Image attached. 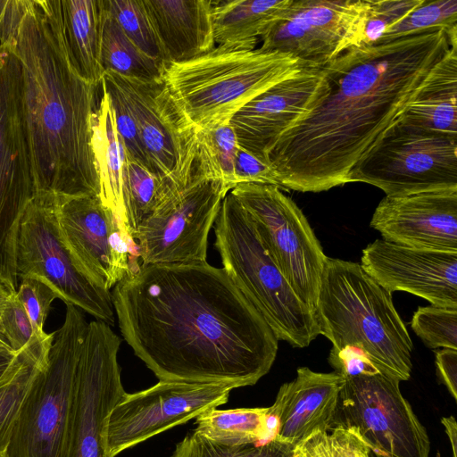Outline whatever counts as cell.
I'll list each match as a JSON object with an SVG mask.
<instances>
[{
	"mask_svg": "<svg viewBox=\"0 0 457 457\" xmlns=\"http://www.w3.org/2000/svg\"><path fill=\"white\" fill-rule=\"evenodd\" d=\"M120 344V337L107 323H88L77 369L63 457H106V420L125 393L118 362Z\"/></svg>",
	"mask_w": 457,
	"mask_h": 457,
	"instance_id": "cell-14",
	"label": "cell"
},
{
	"mask_svg": "<svg viewBox=\"0 0 457 457\" xmlns=\"http://www.w3.org/2000/svg\"><path fill=\"white\" fill-rule=\"evenodd\" d=\"M54 211L61 240L77 269L110 291L130 270L136 243L99 196L56 197Z\"/></svg>",
	"mask_w": 457,
	"mask_h": 457,
	"instance_id": "cell-17",
	"label": "cell"
},
{
	"mask_svg": "<svg viewBox=\"0 0 457 457\" xmlns=\"http://www.w3.org/2000/svg\"><path fill=\"white\" fill-rule=\"evenodd\" d=\"M62 35L69 62L85 81L99 86L101 0H59Z\"/></svg>",
	"mask_w": 457,
	"mask_h": 457,
	"instance_id": "cell-25",
	"label": "cell"
},
{
	"mask_svg": "<svg viewBox=\"0 0 457 457\" xmlns=\"http://www.w3.org/2000/svg\"><path fill=\"white\" fill-rule=\"evenodd\" d=\"M364 0H292L261 36L264 52L323 68L353 46Z\"/></svg>",
	"mask_w": 457,
	"mask_h": 457,
	"instance_id": "cell-18",
	"label": "cell"
},
{
	"mask_svg": "<svg viewBox=\"0 0 457 457\" xmlns=\"http://www.w3.org/2000/svg\"><path fill=\"white\" fill-rule=\"evenodd\" d=\"M55 201L56 197L52 195H35L24 211L15 243L18 278H39L65 304L113 325L111 291L93 284L75 266L59 235Z\"/></svg>",
	"mask_w": 457,
	"mask_h": 457,
	"instance_id": "cell-12",
	"label": "cell"
},
{
	"mask_svg": "<svg viewBox=\"0 0 457 457\" xmlns=\"http://www.w3.org/2000/svg\"><path fill=\"white\" fill-rule=\"evenodd\" d=\"M457 37L443 29L353 46L323 68L330 90L267 153L278 187L320 192L348 183L355 164L403 113Z\"/></svg>",
	"mask_w": 457,
	"mask_h": 457,
	"instance_id": "cell-2",
	"label": "cell"
},
{
	"mask_svg": "<svg viewBox=\"0 0 457 457\" xmlns=\"http://www.w3.org/2000/svg\"><path fill=\"white\" fill-rule=\"evenodd\" d=\"M307 67L288 54L215 46L166 63L163 82L195 130L228 122L249 101Z\"/></svg>",
	"mask_w": 457,
	"mask_h": 457,
	"instance_id": "cell-5",
	"label": "cell"
},
{
	"mask_svg": "<svg viewBox=\"0 0 457 457\" xmlns=\"http://www.w3.org/2000/svg\"><path fill=\"white\" fill-rule=\"evenodd\" d=\"M31 0H0V48H15L22 20Z\"/></svg>",
	"mask_w": 457,
	"mask_h": 457,
	"instance_id": "cell-44",
	"label": "cell"
},
{
	"mask_svg": "<svg viewBox=\"0 0 457 457\" xmlns=\"http://www.w3.org/2000/svg\"><path fill=\"white\" fill-rule=\"evenodd\" d=\"M88 323L66 304L55 330L48 362L26 397L13 428L6 457H63L77 369Z\"/></svg>",
	"mask_w": 457,
	"mask_h": 457,
	"instance_id": "cell-7",
	"label": "cell"
},
{
	"mask_svg": "<svg viewBox=\"0 0 457 457\" xmlns=\"http://www.w3.org/2000/svg\"><path fill=\"white\" fill-rule=\"evenodd\" d=\"M195 167L206 179L220 181L228 192L236 186L235 159L238 150L229 121L196 130Z\"/></svg>",
	"mask_w": 457,
	"mask_h": 457,
	"instance_id": "cell-32",
	"label": "cell"
},
{
	"mask_svg": "<svg viewBox=\"0 0 457 457\" xmlns=\"http://www.w3.org/2000/svg\"><path fill=\"white\" fill-rule=\"evenodd\" d=\"M329 90L327 71L318 67L304 68L273 85L230 119L239 147L270 163L267 153L274 142L312 112Z\"/></svg>",
	"mask_w": 457,
	"mask_h": 457,
	"instance_id": "cell-19",
	"label": "cell"
},
{
	"mask_svg": "<svg viewBox=\"0 0 457 457\" xmlns=\"http://www.w3.org/2000/svg\"><path fill=\"white\" fill-rule=\"evenodd\" d=\"M122 197L126 226L132 238L139 224L170 193L172 185L131 159L123 147Z\"/></svg>",
	"mask_w": 457,
	"mask_h": 457,
	"instance_id": "cell-31",
	"label": "cell"
},
{
	"mask_svg": "<svg viewBox=\"0 0 457 457\" xmlns=\"http://www.w3.org/2000/svg\"><path fill=\"white\" fill-rule=\"evenodd\" d=\"M21 279L16 296L31 321L35 336L44 337L46 334L44 330L45 322L57 295L39 278L26 277Z\"/></svg>",
	"mask_w": 457,
	"mask_h": 457,
	"instance_id": "cell-40",
	"label": "cell"
},
{
	"mask_svg": "<svg viewBox=\"0 0 457 457\" xmlns=\"http://www.w3.org/2000/svg\"><path fill=\"white\" fill-rule=\"evenodd\" d=\"M293 447L274 438L261 445H223L193 430L176 445L170 457H292Z\"/></svg>",
	"mask_w": 457,
	"mask_h": 457,
	"instance_id": "cell-34",
	"label": "cell"
},
{
	"mask_svg": "<svg viewBox=\"0 0 457 457\" xmlns=\"http://www.w3.org/2000/svg\"><path fill=\"white\" fill-rule=\"evenodd\" d=\"M328 362L345 378L379 373L366 353L354 345L345 346L339 351L330 350Z\"/></svg>",
	"mask_w": 457,
	"mask_h": 457,
	"instance_id": "cell-43",
	"label": "cell"
},
{
	"mask_svg": "<svg viewBox=\"0 0 457 457\" xmlns=\"http://www.w3.org/2000/svg\"><path fill=\"white\" fill-rule=\"evenodd\" d=\"M411 326L429 348L457 350V309L434 305L419 307Z\"/></svg>",
	"mask_w": 457,
	"mask_h": 457,
	"instance_id": "cell-38",
	"label": "cell"
},
{
	"mask_svg": "<svg viewBox=\"0 0 457 457\" xmlns=\"http://www.w3.org/2000/svg\"><path fill=\"white\" fill-rule=\"evenodd\" d=\"M0 457H6L4 453L0 454Z\"/></svg>",
	"mask_w": 457,
	"mask_h": 457,
	"instance_id": "cell-49",
	"label": "cell"
},
{
	"mask_svg": "<svg viewBox=\"0 0 457 457\" xmlns=\"http://www.w3.org/2000/svg\"><path fill=\"white\" fill-rule=\"evenodd\" d=\"M360 264L390 294L404 291L431 305L457 309V253L416 249L382 238L363 249Z\"/></svg>",
	"mask_w": 457,
	"mask_h": 457,
	"instance_id": "cell-20",
	"label": "cell"
},
{
	"mask_svg": "<svg viewBox=\"0 0 457 457\" xmlns=\"http://www.w3.org/2000/svg\"><path fill=\"white\" fill-rule=\"evenodd\" d=\"M423 0H364L353 46L377 44L385 32L406 17Z\"/></svg>",
	"mask_w": 457,
	"mask_h": 457,
	"instance_id": "cell-37",
	"label": "cell"
},
{
	"mask_svg": "<svg viewBox=\"0 0 457 457\" xmlns=\"http://www.w3.org/2000/svg\"><path fill=\"white\" fill-rule=\"evenodd\" d=\"M238 386L228 383L159 381L136 393H124L108 415L105 456L116 457L163 431L226 403Z\"/></svg>",
	"mask_w": 457,
	"mask_h": 457,
	"instance_id": "cell-15",
	"label": "cell"
},
{
	"mask_svg": "<svg viewBox=\"0 0 457 457\" xmlns=\"http://www.w3.org/2000/svg\"><path fill=\"white\" fill-rule=\"evenodd\" d=\"M398 119L457 137V42L432 67Z\"/></svg>",
	"mask_w": 457,
	"mask_h": 457,
	"instance_id": "cell-24",
	"label": "cell"
},
{
	"mask_svg": "<svg viewBox=\"0 0 457 457\" xmlns=\"http://www.w3.org/2000/svg\"><path fill=\"white\" fill-rule=\"evenodd\" d=\"M443 29L449 36L457 34V0L423 2L406 17L389 28L378 43Z\"/></svg>",
	"mask_w": 457,
	"mask_h": 457,
	"instance_id": "cell-35",
	"label": "cell"
},
{
	"mask_svg": "<svg viewBox=\"0 0 457 457\" xmlns=\"http://www.w3.org/2000/svg\"><path fill=\"white\" fill-rule=\"evenodd\" d=\"M102 4L141 52L166 64L162 46L143 0H102Z\"/></svg>",
	"mask_w": 457,
	"mask_h": 457,
	"instance_id": "cell-33",
	"label": "cell"
},
{
	"mask_svg": "<svg viewBox=\"0 0 457 457\" xmlns=\"http://www.w3.org/2000/svg\"><path fill=\"white\" fill-rule=\"evenodd\" d=\"M213 225L222 268L235 286L278 340L307 347L320 335L315 315L263 248L250 216L230 192Z\"/></svg>",
	"mask_w": 457,
	"mask_h": 457,
	"instance_id": "cell-6",
	"label": "cell"
},
{
	"mask_svg": "<svg viewBox=\"0 0 457 457\" xmlns=\"http://www.w3.org/2000/svg\"><path fill=\"white\" fill-rule=\"evenodd\" d=\"M438 374L454 400L457 399V350L443 348L436 353Z\"/></svg>",
	"mask_w": 457,
	"mask_h": 457,
	"instance_id": "cell-45",
	"label": "cell"
},
{
	"mask_svg": "<svg viewBox=\"0 0 457 457\" xmlns=\"http://www.w3.org/2000/svg\"><path fill=\"white\" fill-rule=\"evenodd\" d=\"M370 227L397 245L457 253V189L385 196Z\"/></svg>",
	"mask_w": 457,
	"mask_h": 457,
	"instance_id": "cell-21",
	"label": "cell"
},
{
	"mask_svg": "<svg viewBox=\"0 0 457 457\" xmlns=\"http://www.w3.org/2000/svg\"><path fill=\"white\" fill-rule=\"evenodd\" d=\"M441 423L445 427V433L452 447L453 457H457V424L453 416L444 417Z\"/></svg>",
	"mask_w": 457,
	"mask_h": 457,
	"instance_id": "cell-47",
	"label": "cell"
},
{
	"mask_svg": "<svg viewBox=\"0 0 457 457\" xmlns=\"http://www.w3.org/2000/svg\"><path fill=\"white\" fill-rule=\"evenodd\" d=\"M101 86L102 89L109 96L116 131L126 154L131 159L157 174L143 145L136 120L120 91L112 79L105 75L103 76Z\"/></svg>",
	"mask_w": 457,
	"mask_h": 457,
	"instance_id": "cell-39",
	"label": "cell"
},
{
	"mask_svg": "<svg viewBox=\"0 0 457 457\" xmlns=\"http://www.w3.org/2000/svg\"><path fill=\"white\" fill-rule=\"evenodd\" d=\"M122 338L159 381L253 386L278 340L223 268L138 265L113 287Z\"/></svg>",
	"mask_w": 457,
	"mask_h": 457,
	"instance_id": "cell-1",
	"label": "cell"
},
{
	"mask_svg": "<svg viewBox=\"0 0 457 457\" xmlns=\"http://www.w3.org/2000/svg\"><path fill=\"white\" fill-rule=\"evenodd\" d=\"M345 381L336 371L298 368L296 378L280 386L269 407L278 424L273 438L294 446L313 432L330 430Z\"/></svg>",
	"mask_w": 457,
	"mask_h": 457,
	"instance_id": "cell-22",
	"label": "cell"
},
{
	"mask_svg": "<svg viewBox=\"0 0 457 457\" xmlns=\"http://www.w3.org/2000/svg\"><path fill=\"white\" fill-rule=\"evenodd\" d=\"M230 194L250 216L263 248L295 293L314 313L328 256L303 212L274 185L238 184Z\"/></svg>",
	"mask_w": 457,
	"mask_h": 457,
	"instance_id": "cell-9",
	"label": "cell"
},
{
	"mask_svg": "<svg viewBox=\"0 0 457 457\" xmlns=\"http://www.w3.org/2000/svg\"><path fill=\"white\" fill-rule=\"evenodd\" d=\"M166 63L196 58L215 47L212 0H143Z\"/></svg>",
	"mask_w": 457,
	"mask_h": 457,
	"instance_id": "cell-23",
	"label": "cell"
},
{
	"mask_svg": "<svg viewBox=\"0 0 457 457\" xmlns=\"http://www.w3.org/2000/svg\"><path fill=\"white\" fill-rule=\"evenodd\" d=\"M100 61L104 71L144 81H162L165 65L141 52L104 10L101 0Z\"/></svg>",
	"mask_w": 457,
	"mask_h": 457,
	"instance_id": "cell-30",
	"label": "cell"
},
{
	"mask_svg": "<svg viewBox=\"0 0 457 457\" xmlns=\"http://www.w3.org/2000/svg\"><path fill=\"white\" fill-rule=\"evenodd\" d=\"M123 96L154 171L174 186L195 173L196 130L163 80L144 81L104 71Z\"/></svg>",
	"mask_w": 457,
	"mask_h": 457,
	"instance_id": "cell-16",
	"label": "cell"
},
{
	"mask_svg": "<svg viewBox=\"0 0 457 457\" xmlns=\"http://www.w3.org/2000/svg\"><path fill=\"white\" fill-rule=\"evenodd\" d=\"M349 182L372 185L386 196L457 189V137L397 118L355 164Z\"/></svg>",
	"mask_w": 457,
	"mask_h": 457,
	"instance_id": "cell-8",
	"label": "cell"
},
{
	"mask_svg": "<svg viewBox=\"0 0 457 457\" xmlns=\"http://www.w3.org/2000/svg\"><path fill=\"white\" fill-rule=\"evenodd\" d=\"M92 145L99 177L100 199L129 237L122 197L123 145L116 131L109 96L104 90L94 116Z\"/></svg>",
	"mask_w": 457,
	"mask_h": 457,
	"instance_id": "cell-28",
	"label": "cell"
},
{
	"mask_svg": "<svg viewBox=\"0 0 457 457\" xmlns=\"http://www.w3.org/2000/svg\"><path fill=\"white\" fill-rule=\"evenodd\" d=\"M36 195L22 104L21 67L13 47L0 48V280L18 289L15 243Z\"/></svg>",
	"mask_w": 457,
	"mask_h": 457,
	"instance_id": "cell-10",
	"label": "cell"
},
{
	"mask_svg": "<svg viewBox=\"0 0 457 457\" xmlns=\"http://www.w3.org/2000/svg\"><path fill=\"white\" fill-rule=\"evenodd\" d=\"M15 292L10 293L7 297L2 313V322L10 345L16 353L29 343L35 333L31 321Z\"/></svg>",
	"mask_w": 457,
	"mask_h": 457,
	"instance_id": "cell-41",
	"label": "cell"
},
{
	"mask_svg": "<svg viewBox=\"0 0 457 457\" xmlns=\"http://www.w3.org/2000/svg\"><path fill=\"white\" fill-rule=\"evenodd\" d=\"M370 448L354 430L335 426L316 431L294 445L292 457H370Z\"/></svg>",
	"mask_w": 457,
	"mask_h": 457,
	"instance_id": "cell-36",
	"label": "cell"
},
{
	"mask_svg": "<svg viewBox=\"0 0 457 457\" xmlns=\"http://www.w3.org/2000/svg\"><path fill=\"white\" fill-rule=\"evenodd\" d=\"M15 353H0V377L4 374Z\"/></svg>",
	"mask_w": 457,
	"mask_h": 457,
	"instance_id": "cell-48",
	"label": "cell"
},
{
	"mask_svg": "<svg viewBox=\"0 0 457 457\" xmlns=\"http://www.w3.org/2000/svg\"><path fill=\"white\" fill-rule=\"evenodd\" d=\"M54 333L34 336L0 377V454L4 453L23 403L48 362Z\"/></svg>",
	"mask_w": 457,
	"mask_h": 457,
	"instance_id": "cell-26",
	"label": "cell"
},
{
	"mask_svg": "<svg viewBox=\"0 0 457 457\" xmlns=\"http://www.w3.org/2000/svg\"><path fill=\"white\" fill-rule=\"evenodd\" d=\"M399 384L380 373L345 378L333 427L354 430L379 457H428V435Z\"/></svg>",
	"mask_w": 457,
	"mask_h": 457,
	"instance_id": "cell-13",
	"label": "cell"
},
{
	"mask_svg": "<svg viewBox=\"0 0 457 457\" xmlns=\"http://www.w3.org/2000/svg\"><path fill=\"white\" fill-rule=\"evenodd\" d=\"M195 431L223 445L259 444L272 439L277 421L269 407L210 409L195 418Z\"/></svg>",
	"mask_w": 457,
	"mask_h": 457,
	"instance_id": "cell-29",
	"label": "cell"
},
{
	"mask_svg": "<svg viewBox=\"0 0 457 457\" xmlns=\"http://www.w3.org/2000/svg\"><path fill=\"white\" fill-rule=\"evenodd\" d=\"M314 315L332 351L358 346L380 374L398 382L410 378L411 338L392 294L360 263L327 257Z\"/></svg>",
	"mask_w": 457,
	"mask_h": 457,
	"instance_id": "cell-4",
	"label": "cell"
},
{
	"mask_svg": "<svg viewBox=\"0 0 457 457\" xmlns=\"http://www.w3.org/2000/svg\"><path fill=\"white\" fill-rule=\"evenodd\" d=\"M234 172L237 186L243 183H256L278 187V175L273 167L241 147H238L236 155Z\"/></svg>",
	"mask_w": 457,
	"mask_h": 457,
	"instance_id": "cell-42",
	"label": "cell"
},
{
	"mask_svg": "<svg viewBox=\"0 0 457 457\" xmlns=\"http://www.w3.org/2000/svg\"><path fill=\"white\" fill-rule=\"evenodd\" d=\"M291 1H213L212 19L215 43L231 49H255L258 37Z\"/></svg>",
	"mask_w": 457,
	"mask_h": 457,
	"instance_id": "cell-27",
	"label": "cell"
},
{
	"mask_svg": "<svg viewBox=\"0 0 457 457\" xmlns=\"http://www.w3.org/2000/svg\"><path fill=\"white\" fill-rule=\"evenodd\" d=\"M10 293L12 292L0 280V353H15L10 345L2 322V313Z\"/></svg>",
	"mask_w": 457,
	"mask_h": 457,
	"instance_id": "cell-46",
	"label": "cell"
},
{
	"mask_svg": "<svg viewBox=\"0 0 457 457\" xmlns=\"http://www.w3.org/2000/svg\"><path fill=\"white\" fill-rule=\"evenodd\" d=\"M14 51L35 195L99 196L92 145L98 86L81 79L69 62L59 0H31Z\"/></svg>",
	"mask_w": 457,
	"mask_h": 457,
	"instance_id": "cell-3",
	"label": "cell"
},
{
	"mask_svg": "<svg viewBox=\"0 0 457 457\" xmlns=\"http://www.w3.org/2000/svg\"><path fill=\"white\" fill-rule=\"evenodd\" d=\"M228 193L221 182L195 170L133 233L140 265L206 262L209 232Z\"/></svg>",
	"mask_w": 457,
	"mask_h": 457,
	"instance_id": "cell-11",
	"label": "cell"
}]
</instances>
